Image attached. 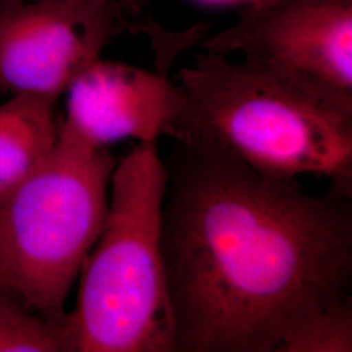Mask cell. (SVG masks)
Here are the masks:
<instances>
[{"mask_svg": "<svg viewBox=\"0 0 352 352\" xmlns=\"http://www.w3.org/2000/svg\"><path fill=\"white\" fill-rule=\"evenodd\" d=\"M162 253L177 352H277L350 295L352 193L307 192L174 141Z\"/></svg>", "mask_w": 352, "mask_h": 352, "instance_id": "1", "label": "cell"}, {"mask_svg": "<svg viewBox=\"0 0 352 352\" xmlns=\"http://www.w3.org/2000/svg\"><path fill=\"white\" fill-rule=\"evenodd\" d=\"M170 139L218 151L261 175H312L352 193V103L248 59L204 51L177 82Z\"/></svg>", "mask_w": 352, "mask_h": 352, "instance_id": "2", "label": "cell"}, {"mask_svg": "<svg viewBox=\"0 0 352 352\" xmlns=\"http://www.w3.org/2000/svg\"><path fill=\"white\" fill-rule=\"evenodd\" d=\"M164 192L158 141L139 142L115 164L106 221L67 314L71 352H177L161 243Z\"/></svg>", "mask_w": 352, "mask_h": 352, "instance_id": "3", "label": "cell"}, {"mask_svg": "<svg viewBox=\"0 0 352 352\" xmlns=\"http://www.w3.org/2000/svg\"><path fill=\"white\" fill-rule=\"evenodd\" d=\"M116 160L58 129L46 160L0 202V292L63 325L101 235Z\"/></svg>", "mask_w": 352, "mask_h": 352, "instance_id": "4", "label": "cell"}, {"mask_svg": "<svg viewBox=\"0 0 352 352\" xmlns=\"http://www.w3.org/2000/svg\"><path fill=\"white\" fill-rule=\"evenodd\" d=\"M120 0H24L0 11V94L58 101L128 25Z\"/></svg>", "mask_w": 352, "mask_h": 352, "instance_id": "5", "label": "cell"}, {"mask_svg": "<svg viewBox=\"0 0 352 352\" xmlns=\"http://www.w3.org/2000/svg\"><path fill=\"white\" fill-rule=\"evenodd\" d=\"M204 51L240 54L352 103V0H270L204 39Z\"/></svg>", "mask_w": 352, "mask_h": 352, "instance_id": "6", "label": "cell"}, {"mask_svg": "<svg viewBox=\"0 0 352 352\" xmlns=\"http://www.w3.org/2000/svg\"><path fill=\"white\" fill-rule=\"evenodd\" d=\"M64 94L59 132L94 149L170 138L183 102L167 75L101 58L76 76Z\"/></svg>", "mask_w": 352, "mask_h": 352, "instance_id": "7", "label": "cell"}, {"mask_svg": "<svg viewBox=\"0 0 352 352\" xmlns=\"http://www.w3.org/2000/svg\"><path fill=\"white\" fill-rule=\"evenodd\" d=\"M56 102L12 96L0 104V202L50 154L58 141Z\"/></svg>", "mask_w": 352, "mask_h": 352, "instance_id": "8", "label": "cell"}, {"mask_svg": "<svg viewBox=\"0 0 352 352\" xmlns=\"http://www.w3.org/2000/svg\"><path fill=\"white\" fill-rule=\"evenodd\" d=\"M71 352L65 324L59 325L0 292V352Z\"/></svg>", "mask_w": 352, "mask_h": 352, "instance_id": "9", "label": "cell"}, {"mask_svg": "<svg viewBox=\"0 0 352 352\" xmlns=\"http://www.w3.org/2000/svg\"><path fill=\"white\" fill-rule=\"evenodd\" d=\"M352 298L333 302L304 320L277 352H351Z\"/></svg>", "mask_w": 352, "mask_h": 352, "instance_id": "10", "label": "cell"}, {"mask_svg": "<svg viewBox=\"0 0 352 352\" xmlns=\"http://www.w3.org/2000/svg\"><path fill=\"white\" fill-rule=\"evenodd\" d=\"M197 3L206 4V6H241L244 7H252V6H260L265 4L270 0H195Z\"/></svg>", "mask_w": 352, "mask_h": 352, "instance_id": "11", "label": "cell"}, {"mask_svg": "<svg viewBox=\"0 0 352 352\" xmlns=\"http://www.w3.org/2000/svg\"><path fill=\"white\" fill-rule=\"evenodd\" d=\"M24 0H0V11L1 10H6V8H10L13 6H17L20 3H23Z\"/></svg>", "mask_w": 352, "mask_h": 352, "instance_id": "12", "label": "cell"}]
</instances>
